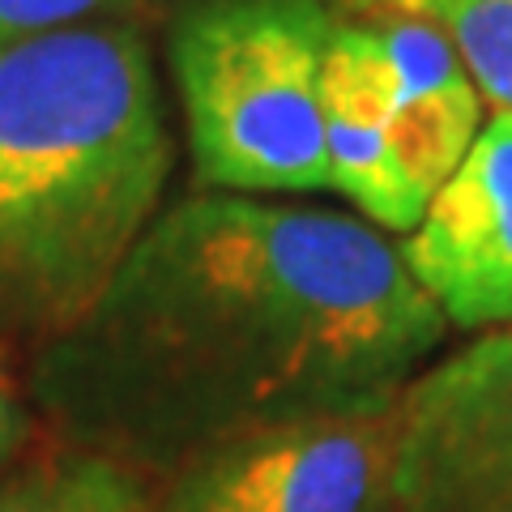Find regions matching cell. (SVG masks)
I'll return each mask as SVG.
<instances>
[{
	"label": "cell",
	"instance_id": "cell-1",
	"mask_svg": "<svg viewBox=\"0 0 512 512\" xmlns=\"http://www.w3.org/2000/svg\"><path fill=\"white\" fill-rule=\"evenodd\" d=\"M448 320L380 227L239 192L167 205L73 333L30 359V406L73 448L171 466L239 427L393 406Z\"/></svg>",
	"mask_w": 512,
	"mask_h": 512
},
{
	"label": "cell",
	"instance_id": "cell-2",
	"mask_svg": "<svg viewBox=\"0 0 512 512\" xmlns=\"http://www.w3.org/2000/svg\"><path fill=\"white\" fill-rule=\"evenodd\" d=\"M146 39L77 22L0 52V359H39L103 299L171 180Z\"/></svg>",
	"mask_w": 512,
	"mask_h": 512
},
{
	"label": "cell",
	"instance_id": "cell-3",
	"mask_svg": "<svg viewBox=\"0 0 512 512\" xmlns=\"http://www.w3.org/2000/svg\"><path fill=\"white\" fill-rule=\"evenodd\" d=\"M325 0H197L171 30L192 171L205 192H333L325 158Z\"/></svg>",
	"mask_w": 512,
	"mask_h": 512
},
{
	"label": "cell",
	"instance_id": "cell-4",
	"mask_svg": "<svg viewBox=\"0 0 512 512\" xmlns=\"http://www.w3.org/2000/svg\"><path fill=\"white\" fill-rule=\"evenodd\" d=\"M397 402L214 436L163 470L150 512H397Z\"/></svg>",
	"mask_w": 512,
	"mask_h": 512
},
{
	"label": "cell",
	"instance_id": "cell-5",
	"mask_svg": "<svg viewBox=\"0 0 512 512\" xmlns=\"http://www.w3.org/2000/svg\"><path fill=\"white\" fill-rule=\"evenodd\" d=\"M397 512H512V325L474 333L397 397Z\"/></svg>",
	"mask_w": 512,
	"mask_h": 512
},
{
	"label": "cell",
	"instance_id": "cell-6",
	"mask_svg": "<svg viewBox=\"0 0 512 512\" xmlns=\"http://www.w3.org/2000/svg\"><path fill=\"white\" fill-rule=\"evenodd\" d=\"M397 252L448 329L487 333L512 325V111H487L474 146Z\"/></svg>",
	"mask_w": 512,
	"mask_h": 512
},
{
	"label": "cell",
	"instance_id": "cell-7",
	"mask_svg": "<svg viewBox=\"0 0 512 512\" xmlns=\"http://www.w3.org/2000/svg\"><path fill=\"white\" fill-rule=\"evenodd\" d=\"M325 158L333 192L355 205L372 227L406 235L423 214L389 146L393 82L376 30L359 18H338L325 52Z\"/></svg>",
	"mask_w": 512,
	"mask_h": 512
},
{
	"label": "cell",
	"instance_id": "cell-8",
	"mask_svg": "<svg viewBox=\"0 0 512 512\" xmlns=\"http://www.w3.org/2000/svg\"><path fill=\"white\" fill-rule=\"evenodd\" d=\"M376 30L384 64L393 82V116H389V146L402 167L414 197L427 201L453 175V167L474 146L483 128V90L474 86L470 69L461 64L436 26L402 13L359 18Z\"/></svg>",
	"mask_w": 512,
	"mask_h": 512
},
{
	"label": "cell",
	"instance_id": "cell-9",
	"mask_svg": "<svg viewBox=\"0 0 512 512\" xmlns=\"http://www.w3.org/2000/svg\"><path fill=\"white\" fill-rule=\"evenodd\" d=\"M338 18L402 13L436 26L491 107L512 111V0H325Z\"/></svg>",
	"mask_w": 512,
	"mask_h": 512
},
{
	"label": "cell",
	"instance_id": "cell-10",
	"mask_svg": "<svg viewBox=\"0 0 512 512\" xmlns=\"http://www.w3.org/2000/svg\"><path fill=\"white\" fill-rule=\"evenodd\" d=\"M0 512H150V495L128 466L69 444L0 474Z\"/></svg>",
	"mask_w": 512,
	"mask_h": 512
},
{
	"label": "cell",
	"instance_id": "cell-11",
	"mask_svg": "<svg viewBox=\"0 0 512 512\" xmlns=\"http://www.w3.org/2000/svg\"><path fill=\"white\" fill-rule=\"evenodd\" d=\"M111 5L116 0H0V52L39 35H52V30L90 22L94 13Z\"/></svg>",
	"mask_w": 512,
	"mask_h": 512
},
{
	"label": "cell",
	"instance_id": "cell-12",
	"mask_svg": "<svg viewBox=\"0 0 512 512\" xmlns=\"http://www.w3.org/2000/svg\"><path fill=\"white\" fill-rule=\"evenodd\" d=\"M30 431H35V406L26 384L13 376V367L0 359V474H9L22 461Z\"/></svg>",
	"mask_w": 512,
	"mask_h": 512
},
{
	"label": "cell",
	"instance_id": "cell-13",
	"mask_svg": "<svg viewBox=\"0 0 512 512\" xmlns=\"http://www.w3.org/2000/svg\"><path fill=\"white\" fill-rule=\"evenodd\" d=\"M133 5H150V0H116V9H133Z\"/></svg>",
	"mask_w": 512,
	"mask_h": 512
}]
</instances>
